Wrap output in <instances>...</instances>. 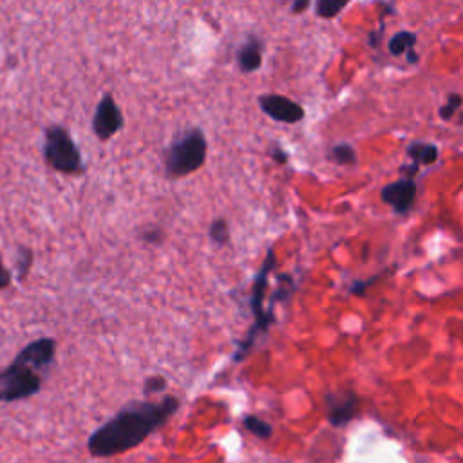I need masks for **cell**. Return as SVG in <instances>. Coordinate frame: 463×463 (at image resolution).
I'll return each instance as SVG.
<instances>
[{"instance_id": "obj_1", "label": "cell", "mask_w": 463, "mask_h": 463, "mask_svg": "<svg viewBox=\"0 0 463 463\" xmlns=\"http://www.w3.org/2000/svg\"><path fill=\"white\" fill-rule=\"evenodd\" d=\"M177 409L179 400L175 396H166L161 402L132 403L89 436V452L96 458H109L130 450L145 441Z\"/></svg>"}, {"instance_id": "obj_2", "label": "cell", "mask_w": 463, "mask_h": 463, "mask_svg": "<svg viewBox=\"0 0 463 463\" xmlns=\"http://www.w3.org/2000/svg\"><path fill=\"white\" fill-rule=\"evenodd\" d=\"M206 136L201 128L194 127L175 137L166 152L165 166L170 177H183L199 170L206 161Z\"/></svg>"}, {"instance_id": "obj_3", "label": "cell", "mask_w": 463, "mask_h": 463, "mask_svg": "<svg viewBox=\"0 0 463 463\" xmlns=\"http://www.w3.org/2000/svg\"><path fill=\"white\" fill-rule=\"evenodd\" d=\"M42 154L45 163L61 174L83 172V157L69 130L61 125H47L43 130Z\"/></svg>"}, {"instance_id": "obj_4", "label": "cell", "mask_w": 463, "mask_h": 463, "mask_svg": "<svg viewBox=\"0 0 463 463\" xmlns=\"http://www.w3.org/2000/svg\"><path fill=\"white\" fill-rule=\"evenodd\" d=\"M273 264H275V253H273V250H269L268 255H266L264 264L260 266V271H259V275H257V279H255L253 291H251V309H253V315H255V324H253V327L250 329L246 340L241 344L239 351L235 353V360H242V358H244V354H246V353L250 351V347L253 345L257 335L262 333V331H266L268 326H269V324L273 322V318H275L273 309H268V311L262 309L264 291H266V286H268V273L271 271Z\"/></svg>"}, {"instance_id": "obj_5", "label": "cell", "mask_w": 463, "mask_h": 463, "mask_svg": "<svg viewBox=\"0 0 463 463\" xmlns=\"http://www.w3.org/2000/svg\"><path fill=\"white\" fill-rule=\"evenodd\" d=\"M42 389L38 371L20 362H11L0 371V402H16L36 394Z\"/></svg>"}, {"instance_id": "obj_6", "label": "cell", "mask_w": 463, "mask_h": 463, "mask_svg": "<svg viewBox=\"0 0 463 463\" xmlns=\"http://www.w3.org/2000/svg\"><path fill=\"white\" fill-rule=\"evenodd\" d=\"M125 119L119 105L116 103L112 94H103L101 99L96 105L94 116H92V130L98 139L107 141L110 139L116 132L121 130Z\"/></svg>"}, {"instance_id": "obj_7", "label": "cell", "mask_w": 463, "mask_h": 463, "mask_svg": "<svg viewBox=\"0 0 463 463\" xmlns=\"http://www.w3.org/2000/svg\"><path fill=\"white\" fill-rule=\"evenodd\" d=\"M259 107L271 119L280 123H298L304 119V107L297 101L280 94H262L259 96Z\"/></svg>"}, {"instance_id": "obj_8", "label": "cell", "mask_w": 463, "mask_h": 463, "mask_svg": "<svg viewBox=\"0 0 463 463\" xmlns=\"http://www.w3.org/2000/svg\"><path fill=\"white\" fill-rule=\"evenodd\" d=\"M54 351H56V342L54 338H49V336H43V338H38V340H33L29 342L16 356H14V362H20L24 365H29L31 369L34 371H43L47 369L52 360H54Z\"/></svg>"}, {"instance_id": "obj_9", "label": "cell", "mask_w": 463, "mask_h": 463, "mask_svg": "<svg viewBox=\"0 0 463 463\" xmlns=\"http://www.w3.org/2000/svg\"><path fill=\"white\" fill-rule=\"evenodd\" d=\"M418 184L412 177L398 179L382 188V201L389 204L396 213H407L416 199Z\"/></svg>"}, {"instance_id": "obj_10", "label": "cell", "mask_w": 463, "mask_h": 463, "mask_svg": "<svg viewBox=\"0 0 463 463\" xmlns=\"http://www.w3.org/2000/svg\"><path fill=\"white\" fill-rule=\"evenodd\" d=\"M327 416L335 427H342L351 421L358 411V398L353 392L327 396Z\"/></svg>"}, {"instance_id": "obj_11", "label": "cell", "mask_w": 463, "mask_h": 463, "mask_svg": "<svg viewBox=\"0 0 463 463\" xmlns=\"http://www.w3.org/2000/svg\"><path fill=\"white\" fill-rule=\"evenodd\" d=\"M237 63L242 72H255L262 65V42L257 36H248L237 51Z\"/></svg>"}, {"instance_id": "obj_12", "label": "cell", "mask_w": 463, "mask_h": 463, "mask_svg": "<svg viewBox=\"0 0 463 463\" xmlns=\"http://www.w3.org/2000/svg\"><path fill=\"white\" fill-rule=\"evenodd\" d=\"M407 156L416 165H432L438 159V146L427 141H412L407 146Z\"/></svg>"}, {"instance_id": "obj_13", "label": "cell", "mask_w": 463, "mask_h": 463, "mask_svg": "<svg viewBox=\"0 0 463 463\" xmlns=\"http://www.w3.org/2000/svg\"><path fill=\"white\" fill-rule=\"evenodd\" d=\"M416 40H418L416 33L403 29V31H398L396 34L391 36V40H389V43H387V49H389V52H391L392 56H402V54L407 56V54L414 52Z\"/></svg>"}, {"instance_id": "obj_14", "label": "cell", "mask_w": 463, "mask_h": 463, "mask_svg": "<svg viewBox=\"0 0 463 463\" xmlns=\"http://www.w3.org/2000/svg\"><path fill=\"white\" fill-rule=\"evenodd\" d=\"M327 157L336 165H354L356 163V152L349 143H338L335 145Z\"/></svg>"}, {"instance_id": "obj_15", "label": "cell", "mask_w": 463, "mask_h": 463, "mask_svg": "<svg viewBox=\"0 0 463 463\" xmlns=\"http://www.w3.org/2000/svg\"><path fill=\"white\" fill-rule=\"evenodd\" d=\"M351 0H317L315 14L320 18H335Z\"/></svg>"}, {"instance_id": "obj_16", "label": "cell", "mask_w": 463, "mask_h": 463, "mask_svg": "<svg viewBox=\"0 0 463 463\" xmlns=\"http://www.w3.org/2000/svg\"><path fill=\"white\" fill-rule=\"evenodd\" d=\"M242 423H244V427H246L251 434H255L257 438L268 439V438H271V434H273V427H271L268 421L260 420L259 416L248 414V416L242 420Z\"/></svg>"}, {"instance_id": "obj_17", "label": "cell", "mask_w": 463, "mask_h": 463, "mask_svg": "<svg viewBox=\"0 0 463 463\" xmlns=\"http://www.w3.org/2000/svg\"><path fill=\"white\" fill-rule=\"evenodd\" d=\"M210 237L213 239V242L217 244H226L228 239H230V230H228V224L224 219H217L212 222V228H210Z\"/></svg>"}, {"instance_id": "obj_18", "label": "cell", "mask_w": 463, "mask_h": 463, "mask_svg": "<svg viewBox=\"0 0 463 463\" xmlns=\"http://www.w3.org/2000/svg\"><path fill=\"white\" fill-rule=\"evenodd\" d=\"M459 107H461V96L458 92H452V94H449L447 103L439 109V116L443 119H450L458 112Z\"/></svg>"}, {"instance_id": "obj_19", "label": "cell", "mask_w": 463, "mask_h": 463, "mask_svg": "<svg viewBox=\"0 0 463 463\" xmlns=\"http://www.w3.org/2000/svg\"><path fill=\"white\" fill-rule=\"evenodd\" d=\"M33 262V253L31 250L27 248H18V253H16V268H18V277L24 279L29 271V266Z\"/></svg>"}, {"instance_id": "obj_20", "label": "cell", "mask_w": 463, "mask_h": 463, "mask_svg": "<svg viewBox=\"0 0 463 463\" xmlns=\"http://www.w3.org/2000/svg\"><path fill=\"white\" fill-rule=\"evenodd\" d=\"M166 387V380L163 376H152L145 382V394L150 396V394H156L159 391H163Z\"/></svg>"}, {"instance_id": "obj_21", "label": "cell", "mask_w": 463, "mask_h": 463, "mask_svg": "<svg viewBox=\"0 0 463 463\" xmlns=\"http://www.w3.org/2000/svg\"><path fill=\"white\" fill-rule=\"evenodd\" d=\"M269 154H271V157H273L277 163H286V161H288V154H286L279 145H271Z\"/></svg>"}, {"instance_id": "obj_22", "label": "cell", "mask_w": 463, "mask_h": 463, "mask_svg": "<svg viewBox=\"0 0 463 463\" xmlns=\"http://www.w3.org/2000/svg\"><path fill=\"white\" fill-rule=\"evenodd\" d=\"M382 34H383V25L380 24L378 29H374V31L369 33V47H378V45H380V40H382Z\"/></svg>"}, {"instance_id": "obj_23", "label": "cell", "mask_w": 463, "mask_h": 463, "mask_svg": "<svg viewBox=\"0 0 463 463\" xmlns=\"http://www.w3.org/2000/svg\"><path fill=\"white\" fill-rule=\"evenodd\" d=\"M9 284H11V273H9V269L4 268V262L0 259V289L7 288Z\"/></svg>"}, {"instance_id": "obj_24", "label": "cell", "mask_w": 463, "mask_h": 463, "mask_svg": "<svg viewBox=\"0 0 463 463\" xmlns=\"http://www.w3.org/2000/svg\"><path fill=\"white\" fill-rule=\"evenodd\" d=\"M309 2H311V0H293V2H291V13L297 14V13L306 11L307 5H309Z\"/></svg>"}, {"instance_id": "obj_25", "label": "cell", "mask_w": 463, "mask_h": 463, "mask_svg": "<svg viewBox=\"0 0 463 463\" xmlns=\"http://www.w3.org/2000/svg\"><path fill=\"white\" fill-rule=\"evenodd\" d=\"M418 170H420V165H416V163H412V165H403V166H402V172H403L407 177L416 175Z\"/></svg>"}, {"instance_id": "obj_26", "label": "cell", "mask_w": 463, "mask_h": 463, "mask_svg": "<svg viewBox=\"0 0 463 463\" xmlns=\"http://www.w3.org/2000/svg\"><path fill=\"white\" fill-rule=\"evenodd\" d=\"M145 241L146 242H157V241H161L159 237H161V232L159 230H152V232H145Z\"/></svg>"}]
</instances>
